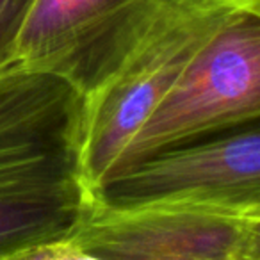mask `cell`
Returning <instances> with one entry per match:
<instances>
[{"label":"cell","instance_id":"obj_7","mask_svg":"<svg viewBox=\"0 0 260 260\" xmlns=\"http://www.w3.org/2000/svg\"><path fill=\"white\" fill-rule=\"evenodd\" d=\"M34 0H0V70L15 61L16 43Z\"/></svg>","mask_w":260,"mask_h":260},{"label":"cell","instance_id":"obj_3","mask_svg":"<svg viewBox=\"0 0 260 260\" xmlns=\"http://www.w3.org/2000/svg\"><path fill=\"white\" fill-rule=\"evenodd\" d=\"M260 9L228 22L194 57L118 155L111 177L164 150L256 126Z\"/></svg>","mask_w":260,"mask_h":260},{"label":"cell","instance_id":"obj_6","mask_svg":"<svg viewBox=\"0 0 260 260\" xmlns=\"http://www.w3.org/2000/svg\"><path fill=\"white\" fill-rule=\"evenodd\" d=\"M148 0H34L15 57L82 89Z\"/></svg>","mask_w":260,"mask_h":260},{"label":"cell","instance_id":"obj_5","mask_svg":"<svg viewBox=\"0 0 260 260\" xmlns=\"http://www.w3.org/2000/svg\"><path fill=\"white\" fill-rule=\"evenodd\" d=\"M68 242L96 260H260V216L94 202Z\"/></svg>","mask_w":260,"mask_h":260},{"label":"cell","instance_id":"obj_8","mask_svg":"<svg viewBox=\"0 0 260 260\" xmlns=\"http://www.w3.org/2000/svg\"><path fill=\"white\" fill-rule=\"evenodd\" d=\"M0 260H96L86 253L79 251L70 242H55V244L36 246V248L22 249L2 256Z\"/></svg>","mask_w":260,"mask_h":260},{"label":"cell","instance_id":"obj_4","mask_svg":"<svg viewBox=\"0 0 260 260\" xmlns=\"http://www.w3.org/2000/svg\"><path fill=\"white\" fill-rule=\"evenodd\" d=\"M107 209L198 207L260 216L258 125L164 150L94 191Z\"/></svg>","mask_w":260,"mask_h":260},{"label":"cell","instance_id":"obj_2","mask_svg":"<svg viewBox=\"0 0 260 260\" xmlns=\"http://www.w3.org/2000/svg\"><path fill=\"white\" fill-rule=\"evenodd\" d=\"M248 9L260 0L146 2L80 89V168L93 194L196 55Z\"/></svg>","mask_w":260,"mask_h":260},{"label":"cell","instance_id":"obj_1","mask_svg":"<svg viewBox=\"0 0 260 260\" xmlns=\"http://www.w3.org/2000/svg\"><path fill=\"white\" fill-rule=\"evenodd\" d=\"M82 94L15 59L0 70V258L68 242L94 205L80 168Z\"/></svg>","mask_w":260,"mask_h":260}]
</instances>
